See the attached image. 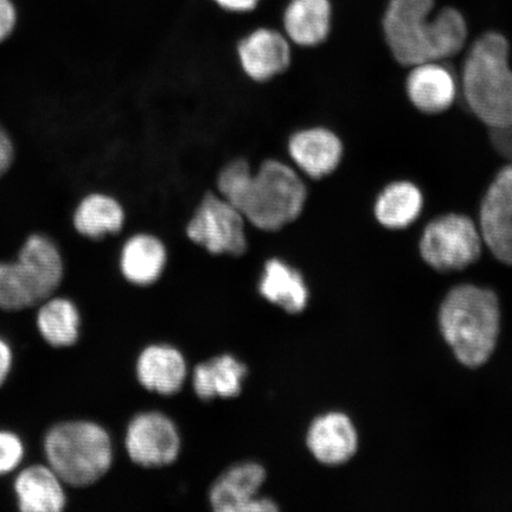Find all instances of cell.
Wrapping results in <instances>:
<instances>
[{"label":"cell","mask_w":512,"mask_h":512,"mask_svg":"<svg viewBox=\"0 0 512 512\" xmlns=\"http://www.w3.org/2000/svg\"><path fill=\"white\" fill-rule=\"evenodd\" d=\"M434 0H390L383 17V34L390 54L402 67L443 62L465 47L467 25L456 9L432 17Z\"/></svg>","instance_id":"cell-1"},{"label":"cell","mask_w":512,"mask_h":512,"mask_svg":"<svg viewBox=\"0 0 512 512\" xmlns=\"http://www.w3.org/2000/svg\"><path fill=\"white\" fill-rule=\"evenodd\" d=\"M459 87L467 108L490 131L512 128V67L507 38L496 31L477 38L465 56Z\"/></svg>","instance_id":"cell-2"},{"label":"cell","mask_w":512,"mask_h":512,"mask_svg":"<svg viewBox=\"0 0 512 512\" xmlns=\"http://www.w3.org/2000/svg\"><path fill=\"white\" fill-rule=\"evenodd\" d=\"M439 318L441 332L460 362L475 368L489 360L501 323L494 292L473 285L453 288L441 305Z\"/></svg>","instance_id":"cell-3"},{"label":"cell","mask_w":512,"mask_h":512,"mask_svg":"<svg viewBox=\"0 0 512 512\" xmlns=\"http://www.w3.org/2000/svg\"><path fill=\"white\" fill-rule=\"evenodd\" d=\"M48 466L63 484L86 488L111 469L110 435L89 421H66L51 427L44 438Z\"/></svg>","instance_id":"cell-4"},{"label":"cell","mask_w":512,"mask_h":512,"mask_svg":"<svg viewBox=\"0 0 512 512\" xmlns=\"http://www.w3.org/2000/svg\"><path fill=\"white\" fill-rule=\"evenodd\" d=\"M306 201L307 188L298 171L268 159L253 172L238 209L253 227L273 233L299 219Z\"/></svg>","instance_id":"cell-5"},{"label":"cell","mask_w":512,"mask_h":512,"mask_svg":"<svg viewBox=\"0 0 512 512\" xmlns=\"http://www.w3.org/2000/svg\"><path fill=\"white\" fill-rule=\"evenodd\" d=\"M482 234L470 216L448 213L435 217L422 232L421 258L439 272L463 271L482 255Z\"/></svg>","instance_id":"cell-6"},{"label":"cell","mask_w":512,"mask_h":512,"mask_svg":"<svg viewBox=\"0 0 512 512\" xmlns=\"http://www.w3.org/2000/svg\"><path fill=\"white\" fill-rule=\"evenodd\" d=\"M246 223L233 204L208 192L188 223L187 235L211 254L241 256L248 248Z\"/></svg>","instance_id":"cell-7"},{"label":"cell","mask_w":512,"mask_h":512,"mask_svg":"<svg viewBox=\"0 0 512 512\" xmlns=\"http://www.w3.org/2000/svg\"><path fill=\"white\" fill-rule=\"evenodd\" d=\"M477 224L492 255L512 266V163L503 166L485 190Z\"/></svg>","instance_id":"cell-8"},{"label":"cell","mask_w":512,"mask_h":512,"mask_svg":"<svg viewBox=\"0 0 512 512\" xmlns=\"http://www.w3.org/2000/svg\"><path fill=\"white\" fill-rule=\"evenodd\" d=\"M128 456L145 467L174 463L181 439L174 422L160 413H143L134 418L126 434Z\"/></svg>","instance_id":"cell-9"},{"label":"cell","mask_w":512,"mask_h":512,"mask_svg":"<svg viewBox=\"0 0 512 512\" xmlns=\"http://www.w3.org/2000/svg\"><path fill=\"white\" fill-rule=\"evenodd\" d=\"M265 479L266 471L259 464L243 463L232 467L211 488V507L219 512L277 511V504L271 499L258 497Z\"/></svg>","instance_id":"cell-10"},{"label":"cell","mask_w":512,"mask_h":512,"mask_svg":"<svg viewBox=\"0 0 512 512\" xmlns=\"http://www.w3.org/2000/svg\"><path fill=\"white\" fill-rule=\"evenodd\" d=\"M287 150L298 170L312 179L334 174L344 157L342 139L323 126L304 128L292 134Z\"/></svg>","instance_id":"cell-11"},{"label":"cell","mask_w":512,"mask_h":512,"mask_svg":"<svg viewBox=\"0 0 512 512\" xmlns=\"http://www.w3.org/2000/svg\"><path fill=\"white\" fill-rule=\"evenodd\" d=\"M243 73L254 82H267L284 74L291 66L290 40L277 30L256 29L238 46Z\"/></svg>","instance_id":"cell-12"},{"label":"cell","mask_w":512,"mask_h":512,"mask_svg":"<svg viewBox=\"0 0 512 512\" xmlns=\"http://www.w3.org/2000/svg\"><path fill=\"white\" fill-rule=\"evenodd\" d=\"M405 89L416 111L427 115L443 114L458 98L459 82L441 62H427L411 68Z\"/></svg>","instance_id":"cell-13"},{"label":"cell","mask_w":512,"mask_h":512,"mask_svg":"<svg viewBox=\"0 0 512 512\" xmlns=\"http://www.w3.org/2000/svg\"><path fill=\"white\" fill-rule=\"evenodd\" d=\"M307 446L318 462L341 465L357 450V433L347 415L330 413L313 421L307 433Z\"/></svg>","instance_id":"cell-14"},{"label":"cell","mask_w":512,"mask_h":512,"mask_svg":"<svg viewBox=\"0 0 512 512\" xmlns=\"http://www.w3.org/2000/svg\"><path fill=\"white\" fill-rule=\"evenodd\" d=\"M18 508L24 512H60L66 508L63 482L49 466L32 465L15 479Z\"/></svg>","instance_id":"cell-15"},{"label":"cell","mask_w":512,"mask_h":512,"mask_svg":"<svg viewBox=\"0 0 512 512\" xmlns=\"http://www.w3.org/2000/svg\"><path fill=\"white\" fill-rule=\"evenodd\" d=\"M17 261L28 273L42 303L53 296L64 275L62 255L53 240L40 234L30 236Z\"/></svg>","instance_id":"cell-16"},{"label":"cell","mask_w":512,"mask_h":512,"mask_svg":"<svg viewBox=\"0 0 512 512\" xmlns=\"http://www.w3.org/2000/svg\"><path fill=\"white\" fill-rule=\"evenodd\" d=\"M424 207L425 197L418 185L407 179H398L379 192L373 209L380 226L402 230L419 220Z\"/></svg>","instance_id":"cell-17"},{"label":"cell","mask_w":512,"mask_h":512,"mask_svg":"<svg viewBox=\"0 0 512 512\" xmlns=\"http://www.w3.org/2000/svg\"><path fill=\"white\" fill-rule=\"evenodd\" d=\"M137 375L150 392L172 395L183 386L187 364L178 350L168 345H151L138 358Z\"/></svg>","instance_id":"cell-18"},{"label":"cell","mask_w":512,"mask_h":512,"mask_svg":"<svg viewBox=\"0 0 512 512\" xmlns=\"http://www.w3.org/2000/svg\"><path fill=\"white\" fill-rule=\"evenodd\" d=\"M331 24L329 0H291L285 10L286 37L300 47L320 46L328 40Z\"/></svg>","instance_id":"cell-19"},{"label":"cell","mask_w":512,"mask_h":512,"mask_svg":"<svg viewBox=\"0 0 512 512\" xmlns=\"http://www.w3.org/2000/svg\"><path fill=\"white\" fill-rule=\"evenodd\" d=\"M168 253L164 243L151 234H137L128 239L121 251L120 270L130 283L147 286L163 274Z\"/></svg>","instance_id":"cell-20"},{"label":"cell","mask_w":512,"mask_h":512,"mask_svg":"<svg viewBox=\"0 0 512 512\" xmlns=\"http://www.w3.org/2000/svg\"><path fill=\"white\" fill-rule=\"evenodd\" d=\"M261 296L288 313L302 312L309 299L303 275L279 259L266 262L260 280Z\"/></svg>","instance_id":"cell-21"},{"label":"cell","mask_w":512,"mask_h":512,"mask_svg":"<svg viewBox=\"0 0 512 512\" xmlns=\"http://www.w3.org/2000/svg\"><path fill=\"white\" fill-rule=\"evenodd\" d=\"M246 366L233 356L223 355L197 366L192 377L198 398L213 400L235 398L241 393Z\"/></svg>","instance_id":"cell-22"},{"label":"cell","mask_w":512,"mask_h":512,"mask_svg":"<svg viewBox=\"0 0 512 512\" xmlns=\"http://www.w3.org/2000/svg\"><path fill=\"white\" fill-rule=\"evenodd\" d=\"M126 216L123 206L114 197L92 194L83 198L74 214V226L86 238L99 240L118 234Z\"/></svg>","instance_id":"cell-23"},{"label":"cell","mask_w":512,"mask_h":512,"mask_svg":"<svg viewBox=\"0 0 512 512\" xmlns=\"http://www.w3.org/2000/svg\"><path fill=\"white\" fill-rule=\"evenodd\" d=\"M78 307L66 298L44 300L37 313V328L44 341L55 348L72 347L80 334Z\"/></svg>","instance_id":"cell-24"},{"label":"cell","mask_w":512,"mask_h":512,"mask_svg":"<svg viewBox=\"0 0 512 512\" xmlns=\"http://www.w3.org/2000/svg\"><path fill=\"white\" fill-rule=\"evenodd\" d=\"M42 300L24 268L15 262L0 261V310L22 311Z\"/></svg>","instance_id":"cell-25"},{"label":"cell","mask_w":512,"mask_h":512,"mask_svg":"<svg viewBox=\"0 0 512 512\" xmlns=\"http://www.w3.org/2000/svg\"><path fill=\"white\" fill-rule=\"evenodd\" d=\"M251 165L246 159H235L220 171L217 177L219 195L238 209L243 194L253 176Z\"/></svg>","instance_id":"cell-26"},{"label":"cell","mask_w":512,"mask_h":512,"mask_svg":"<svg viewBox=\"0 0 512 512\" xmlns=\"http://www.w3.org/2000/svg\"><path fill=\"white\" fill-rule=\"evenodd\" d=\"M24 445L17 434L0 431V476L8 475L21 465Z\"/></svg>","instance_id":"cell-27"},{"label":"cell","mask_w":512,"mask_h":512,"mask_svg":"<svg viewBox=\"0 0 512 512\" xmlns=\"http://www.w3.org/2000/svg\"><path fill=\"white\" fill-rule=\"evenodd\" d=\"M16 24V11L10 0H0V42L8 38Z\"/></svg>","instance_id":"cell-28"},{"label":"cell","mask_w":512,"mask_h":512,"mask_svg":"<svg viewBox=\"0 0 512 512\" xmlns=\"http://www.w3.org/2000/svg\"><path fill=\"white\" fill-rule=\"evenodd\" d=\"M12 159H14V146L8 134L0 127V177L10 168Z\"/></svg>","instance_id":"cell-29"},{"label":"cell","mask_w":512,"mask_h":512,"mask_svg":"<svg viewBox=\"0 0 512 512\" xmlns=\"http://www.w3.org/2000/svg\"><path fill=\"white\" fill-rule=\"evenodd\" d=\"M12 361H14V356H12L9 343L0 338V387L8 379L12 368Z\"/></svg>","instance_id":"cell-30"},{"label":"cell","mask_w":512,"mask_h":512,"mask_svg":"<svg viewBox=\"0 0 512 512\" xmlns=\"http://www.w3.org/2000/svg\"><path fill=\"white\" fill-rule=\"evenodd\" d=\"M221 9L232 12H248L258 6L260 0H214Z\"/></svg>","instance_id":"cell-31"}]
</instances>
